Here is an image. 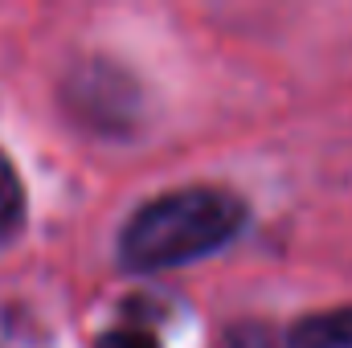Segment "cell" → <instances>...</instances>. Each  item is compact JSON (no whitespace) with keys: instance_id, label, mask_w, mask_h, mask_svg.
I'll list each match as a JSON object with an SVG mask.
<instances>
[{"instance_id":"cell-1","label":"cell","mask_w":352,"mask_h":348,"mask_svg":"<svg viewBox=\"0 0 352 348\" xmlns=\"http://www.w3.org/2000/svg\"><path fill=\"white\" fill-rule=\"evenodd\" d=\"M242 221H246V205L234 193L209 184L176 188L135 209V217L119 234V259L131 270L184 266L234 242Z\"/></svg>"},{"instance_id":"cell-3","label":"cell","mask_w":352,"mask_h":348,"mask_svg":"<svg viewBox=\"0 0 352 348\" xmlns=\"http://www.w3.org/2000/svg\"><path fill=\"white\" fill-rule=\"evenodd\" d=\"M25 217V193H21V180L12 173L8 156L0 152V242L12 238V230L21 226Z\"/></svg>"},{"instance_id":"cell-2","label":"cell","mask_w":352,"mask_h":348,"mask_svg":"<svg viewBox=\"0 0 352 348\" xmlns=\"http://www.w3.org/2000/svg\"><path fill=\"white\" fill-rule=\"evenodd\" d=\"M291 348H352V307L316 312L291 324Z\"/></svg>"},{"instance_id":"cell-4","label":"cell","mask_w":352,"mask_h":348,"mask_svg":"<svg viewBox=\"0 0 352 348\" xmlns=\"http://www.w3.org/2000/svg\"><path fill=\"white\" fill-rule=\"evenodd\" d=\"M94 348H160V340L148 328H140V324H119V328L102 332L94 340Z\"/></svg>"}]
</instances>
